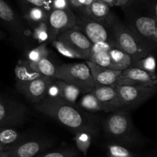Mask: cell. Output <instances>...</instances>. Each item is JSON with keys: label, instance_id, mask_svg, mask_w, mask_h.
I'll return each instance as SVG.
<instances>
[{"label": "cell", "instance_id": "cell-1", "mask_svg": "<svg viewBox=\"0 0 157 157\" xmlns=\"http://www.w3.org/2000/svg\"><path fill=\"white\" fill-rule=\"evenodd\" d=\"M35 108L75 132L87 131L94 135L98 132V126L93 119L75 105L67 103L57 94H48L35 104Z\"/></svg>", "mask_w": 157, "mask_h": 157}, {"label": "cell", "instance_id": "cell-2", "mask_svg": "<svg viewBox=\"0 0 157 157\" xmlns=\"http://www.w3.org/2000/svg\"><path fill=\"white\" fill-rule=\"evenodd\" d=\"M121 8L124 14V23L150 46L156 49V0H130Z\"/></svg>", "mask_w": 157, "mask_h": 157}, {"label": "cell", "instance_id": "cell-3", "mask_svg": "<svg viewBox=\"0 0 157 157\" xmlns=\"http://www.w3.org/2000/svg\"><path fill=\"white\" fill-rule=\"evenodd\" d=\"M107 26L112 39L117 46L128 54L133 62L156 52V49L140 37L124 22L121 21L115 14L108 22Z\"/></svg>", "mask_w": 157, "mask_h": 157}, {"label": "cell", "instance_id": "cell-4", "mask_svg": "<svg viewBox=\"0 0 157 157\" xmlns=\"http://www.w3.org/2000/svg\"><path fill=\"white\" fill-rule=\"evenodd\" d=\"M104 132L112 143L124 146L133 145L138 141L133 122L127 109L110 112L104 122Z\"/></svg>", "mask_w": 157, "mask_h": 157}, {"label": "cell", "instance_id": "cell-5", "mask_svg": "<svg viewBox=\"0 0 157 157\" xmlns=\"http://www.w3.org/2000/svg\"><path fill=\"white\" fill-rule=\"evenodd\" d=\"M55 79H60L75 86L83 93L91 92L94 88L93 78L86 62L68 63L57 66Z\"/></svg>", "mask_w": 157, "mask_h": 157}, {"label": "cell", "instance_id": "cell-6", "mask_svg": "<svg viewBox=\"0 0 157 157\" xmlns=\"http://www.w3.org/2000/svg\"><path fill=\"white\" fill-rule=\"evenodd\" d=\"M117 92L124 109H136L150 99L156 92V86L116 85Z\"/></svg>", "mask_w": 157, "mask_h": 157}, {"label": "cell", "instance_id": "cell-7", "mask_svg": "<svg viewBox=\"0 0 157 157\" xmlns=\"http://www.w3.org/2000/svg\"><path fill=\"white\" fill-rule=\"evenodd\" d=\"M27 108L17 100L0 95V127L21 125L27 116Z\"/></svg>", "mask_w": 157, "mask_h": 157}, {"label": "cell", "instance_id": "cell-8", "mask_svg": "<svg viewBox=\"0 0 157 157\" xmlns=\"http://www.w3.org/2000/svg\"><path fill=\"white\" fill-rule=\"evenodd\" d=\"M76 29L81 31L92 44L105 42H113L110 29L107 25L95 21L84 15H77Z\"/></svg>", "mask_w": 157, "mask_h": 157}, {"label": "cell", "instance_id": "cell-9", "mask_svg": "<svg viewBox=\"0 0 157 157\" xmlns=\"http://www.w3.org/2000/svg\"><path fill=\"white\" fill-rule=\"evenodd\" d=\"M77 15L71 9H52L49 11L47 23L49 29V41L56 39L60 32L75 26Z\"/></svg>", "mask_w": 157, "mask_h": 157}, {"label": "cell", "instance_id": "cell-10", "mask_svg": "<svg viewBox=\"0 0 157 157\" xmlns=\"http://www.w3.org/2000/svg\"><path fill=\"white\" fill-rule=\"evenodd\" d=\"M55 78L41 76L25 83H15L17 89L32 103L42 100L48 94Z\"/></svg>", "mask_w": 157, "mask_h": 157}, {"label": "cell", "instance_id": "cell-11", "mask_svg": "<svg viewBox=\"0 0 157 157\" xmlns=\"http://www.w3.org/2000/svg\"><path fill=\"white\" fill-rule=\"evenodd\" d=\"M0 22L12 34L15 39L24 42L26 29L22 19L5 0H0Z\"/></svg>", "mask_w": 157, "mask_h": 157}, {"label": "cell", "instance_id": "cell-12", "mask_svg": "<svg viewBox=\"0 0 157 157\" xmlns=\"http://www.w3.org/2000/svg\"><path fill=\"white\" fill-rule=\"evenodd\" d=\"M56 39L60 40L79 54L82 59L87 60L90 53L92 43L90 40L75 27L60 32Z\"/></svg>", "mask_w": 157, "mask_h": 157}, {"label": "cell", "instance_id": "cell-13", "mask_svg": "<svg viewBox=\"0 0 157 157\" xmlns=\"http://www.w3.org/2000/svg\"><path fill=\"white\" fill-rule=\"evenodd\" d=\"M52 145L48 140L24 139L7 151L6 157H36Z\"/></svg>", "mask_w": 157, "mask_h": 157}, {"label": "cell", "instance_id": "cell-14", "mask_svg": "<svg viewBox=\"0 0 157 157\" xmlns=\"http://www.w3.org/2000/svg\"><path fill=\"white\" fill-rule=\"evenodd\" d=\"M116 85L154 87L157 85V78H153L147 72L135 67H129L121 71V75Z\"/></svg>", "mask_w": 157, "mask_h": 157}, {"label": "cell", "instance_id": "cell-15", "mask_svg": "<svg viewBox=\"0 0 157 157\" xmlns=\"http://www.w3.org/2000/svg\"><path fill=\"white\" fill-rule=\"evenodd\" d=\"M92 92L103 107L104 112H113L124 109L117 92L116 85L94 87Z\"/></svg>", "mask_w": 157, "mask_h": 157}, {"label": "cell", "instance_id": "cell-16", "mask_svg": "<svg viewBox=\"0 0 157 157\" xmlns=\"http://www.w3.org/2000/svg\"><path fill=\"white\" fill-rule=\"evenodd\" d=\"M93 78L94 87L116 85L121 71L98 66L90 61H86Z\"/></svg>", "mask_w": 157, "mask_h": 157}, {"label": "cell", "instance_id": "cell-17", "mask_svg": "<svg viewBox=\"0 0 157 157\" xmlns=\"http://www.w3.org/2000/svg\"><path fill=\"white\" fill-rule=\"evenodd\" d=\"M114 45V42L94 43L92 44L90 55L86 61H90L98 66L117 70L116 67L110 59L108 52L110 48Z\"/></svg>", "mask_w": 157, "mask_h": 157}, {"label": "cell", "instance_id": "cell-18", "mask_svg": "<svg viewBox=\"0 0 157 157\" xmlns=\"http://www.w3.org/2000/svg\"><path fill=\"white\" fill-rule=\"evenodd\" d=\"M108 5L101 0H94L87 7L84 15L89 17L95 21L100 22L107 25L113 15Z\"/></svg>", "mask_w": 157, "mask_h": 157}, {"label": "cell", "instance_id": "cell-19", "mask_svg": "<svg viewBox=\"0 0 157 157\" xmlns=\"http://www.w3.org/2000/svg\"><path fill=\"white\" fill-rule=\"evenodd\" d=\"M25 139V135L12 127H0V147L7 151Z\"/></svg>", "mask_w": 157, "mask_h": 157}, {"label": "cell", "instance_id": "cell-20", "mask_svg": "<svg viewBox=\"0 0 157 157\" xmlns=\"http://www.w3.org/2000/svg\"><path fill=\"white\" fill-rule=\"evenodd\" d=\"M16 83H25L39 77L44 76L31 68L27 60H20L15 67Z\"/></svg>", "mask_w": 157, "mask_h": 157}, {"label": "cell", "instance_id": "cell-21", "mask_svg": "<svg viewBox=\"0 0 157 157\" xmlns=\"http://www.w3.org/2000/svg\"><path fill=\"white\" fill-rule=\"evenodd\" d=\"M54 83L56 87L57 95L67 101V103L75 105L77 99L81 93L79 89L75 86L60 79H55Z\"/></svg>", "mask_w": 157, "mask_h": 157}, {"label": "cell", "instance_id": "cell-22", "mask_svg": "<svg viewBox=\"0 0 157 157\" xmlns=\"http://www.w3.org/2000/svg\"><path fill=\"white\" fill-rule=\"evenodd\" d=\"M108 52L110 59L116 67L117 70H124L130 67L132 63L133 62L131 57L128 54L126 53L124 50L117 46L116 44L110 48Z\"/></svg>", "mask_w": 157, "mask_h": 157}, {"label": "cell", "instance_id": "cell-23", "mask_svg": "<svg viewBox=\"0 0 157 157\" xmlns=\"http://www.w3.org/2000/svg\"><path fill=\"white\" fill-rule=\"evenodd\" d=\"M49 11L41 7H29L23 15V19L29 25L34 26L42 22L47 21Z\"/></svg>", "mask_w": 157, "mask_h": 157}, {"label": "cell", "instance_id": "cell-24", "mask_svg": "<svg viewBox=\"0 0 157 157\" xmlns=\"http://www.w3.org/2000/svg\"><path fill=\"white\" fill-rule=\"evenodd\" d=\"M130 67L138 68L144 72H147L149 75L153 78H157L156 72V58L153 52L148 54L146 56L134 61Z\"/></svg>", "mask_w": 157, "mask_h": 157}, {"label": "cell", "instance_id": "cell-25", "mask_svg": "<svg viewBox=\"0 0 157 157\" xmlns=\"http://www.w3.org/2000/svg\"><path fill=\"white\" fill-rule=\"evenodd\" d=\"M29 63L32 69L38 72L41 75L49 77V78H55L57 67L52 62H51L48 59V58H42V59L37 62H29Z\"/></svg>", "mask_w": 157, "mask_h": 157}, {"label": "cell", "instance_id": "cell-26", "mask_svg": "<svg viewBox=\"0 0 157 157\" xmlns=\"http://www.w3.org/2000/svg\"><path fill=\"white\" fill-rule=\"evenodd\" d=\"M78 106L82 110L90 112H104V109L98 100L91 92L84 93L78 103Z\"/></svg>", "mask_w": 157, "mask_h": 157}, {"label": "cell", "instance_id": "cell-27", "mask_svg": "<svg viewBox=\"0 0 157 157\" xmlns=\"http://www.w3.org/2000/svg\"><path fill=\"white\" fill-rule=\"evenodd\" d=\"M92 134L87 131H78L75 132L74 140L77 148L84 155H87V151L90 149L92 142Z\"/></svg>", "mask_w": 157, "mask_h": 157}, {"label": "cell", "instance_id": "cell-28", "mask_svg": "<svg viewBox=\"0 0 157 157\" xmlns=\"http://www.w3.org/2000/svg\"><path fill=\"white\" fill-rule=\"evenodd\" d=\"M49 54L50 52L48 49L47 42L41 43L37 47L33 48L26 52V60L30 62H37L42 58H48Z\"/></svg>", "mask_w": 157, "mask_h": 157}, {"label": "cell", "instance_id": "cell-29", "mask_svg": "<svg viewBox=\"0 0 157 157\" xmlns=\"http://www.w3.org/2000/svg\"><path fill=\"white\" fill-rule=\"evenodd\" d=\"M107 151V157H136L128 148L117 143H109Z\"/></svg>", "mask_w": 157, "mask_h": 157}, {"label": "cell", "instance_id": "cell-30", "mask_svg": "<svg viewBox=\"0 0 157 157\" xmlns=\"http://www.w3.org/2000/svg\"><path fill=\"white\" fill-rule=\"evenodd\" d=\"M49 29L47 21L42 22L33 26L32 37L39 44L49 41Z\"/></svg>", "mask_w": 157, "mask_h": 157}, {"label": "cell", "instance_id": "cell-31", "mask_svg": "<svg viewBox=\"0 0 157 157\" xmlns=\"http://www.w3.org/2000/svg\"><path fill=\"white\" fill-rule=\"evenodd\" d=\"M52 43L54 48L63 56L70 58H81V59H82L79 54L77 53L75 50H73L71 48L69 47L67 45H66L63 42L58 39H55L52 42Z\"/></svg>", "mask_w": 157, "mask_h": 157}, {"label": "cell", "instance_id": "cell-32", "mask_svg": "<svg viewBox=\"0 0 157 157\" xmlns=\"http://www.w3.org/2000/svg\"><path fill=\"white\" fill-rule=\"evenodd\" d=\"M36 157H78V153L72 149H62V150L52 151V152H42Z\"/></svg>", "mask_w": 157, "mask_h": 157}, {"label": "cell", "instance_id": "cell-33", "mask_svg": "<svg viewBox=\"0 0 157 157\" xmlns=\"http://www.w3.org/2000/svg\"><path fill=\"white\" fill-rule=\"evenodd\" d=\"M93 1L94 0H68L70 9L72 11H78L79 15H84L86 9Z\"/></svg>", "mask_w": 157, "mask_h": 157}, {"label": "cell", "instance_id": "cell-34", "mask_svg": "<svg viewBox=\"0 0 157 157\" xmlns=\"http://www.w3.org/2000/svg\"><path fill=\"white\" fill-rule=\"evenodd\" d=\"M23 4L29 7L32 6H36V7H41L46 9L48 11H50L48 9L49 7V1L48 0H20Z\"/></svg>", "mask_w": 157, "mask_h": 157}, {"label": "cell", "instance_id": "cell-35", "mask_svg": "<svg viewBox=\"0 0 157 157\" xmlns=\"http://www.w3.org/2000/svg\"><path fill=\"white\" fill-rule=\"evenodd\" d=\"M70 9L68 0H52V9Z\"/></svg>", "mask_w": 157, "mask_h": 157}, {"label": "cell", "instance_id": "cell-36", "mask_svg": "<svg viewBox=\"0 0 157 157\" xmlns=\"http://www.w3.org/2000/svg\"><path fill=\"white\" fill-rule=\"evenodd\" d=\"M114 2L115 6H119V7H122L124 5L127 4L130 0H113Z\"/></svg>", "mask_w": 157, "mask_h": 157}, {"label": "cell", "instance_id": "cell-37", "mask_svg": "<svg viewBox=\"0 0 157 157\" xmlns=\"http://www.w3.org/2000/svg\"><path fill=\"white\" fill-rule=\"evenodd\" d=\"M101 1L104 2H105L107 5H108L110 7H113V6H114V2H113V0H101Z\"/></svg>", "mask_w": 157, "mask_h": 157}, {"label": "cell", "instance_id": "cell-38", "mask_svg": "<svg viewBox=\"0 0 157 157\" xmlns=\"http://www.w3.org/2000/svg\"><path fill=\"white\" fill-rule=\"evenodd\" d=\"M5 38V34L3 33L1 30H0V39H1V38Z\"/></svg>", "mask_w": 157, "mask_h": 157}, {"label": "cell", "instance_id": "cell-39", "mask_svg": "<svg viewBox=\"0 0 157 157\" xmlns=\"http://www.w3.org/2000/svg\"><path fill=\"white\" fill-rule=\"evenodd\" d=\"M0 157H6V153H5L4 151H3V152H2L1 153H0Z\"/></svg>", "mask_w": 157, "mask_h": 157}, {"label": "cell", "instance_id": "cell-40", "mask_svg": "<svg viewBox=\"0 0 157 157\" xmlns=\"http://www.w3.org/2000/svg\"><path fill=\"white\" fill-rule=\"evenodd\" d=\"M2 152H3V150H2V148L0 147V153H1Z\"/></svg>", "mask_w": 157, "mask_h": 157}]
</instances>
